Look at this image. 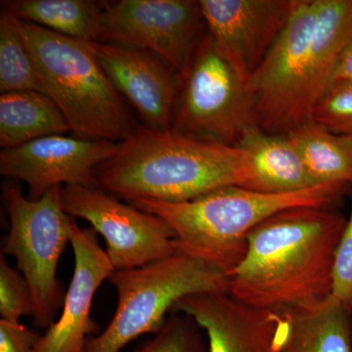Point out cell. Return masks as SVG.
Wrapping results in <instances>:
<instances>
[{"label": "cell", "instance_id": "23", "mask_svg": "<svg viewBox=\"0 0 352 352\" xmlns=\"http://www.w3.org/2000/svg\"><path fill=\"white\" fill-rule=\"evenodd\" d=\"M312 120L352 140V83L333 82L315 108Z\"/></svg>", "mask_w": 352, "mask_h": 352}, {"label": "cell", "instance_id": "11", "mask_svg": "<svg viewBox=\"0 0 352 352\" xmlns=\"http://www.w3.org/2000/svg\"><path fill=\"white\" fill-rule=\"evenodd\" d=\"M171 312L206 331L208 352H283L291 335L289 312L252 307L226 292L185 296Z\"/></svg>", "mask_w": 352, "mask_h": 352}, {"label": "cell", "instance_id": "10", "mask_svg": "<svg viewBox=\"0 0 352 352\" xmlns=\"http://www.w3.org/2000/svg\"><path fill=\"white\" fill-rule=\"evenodd\" d=\"M200 1L106 2L101 41L149 51L179 75L205 38Z\"/></svg>", "mask_w": 352, "mask_h": 352}, {"label": "cell", "instance_id": "24", "mask_svg": "<svg viewBox=\"0 0 352 352\" xmlns=\"http://www.w3.org/2000/svg\"><path fill=\"white\" fill-rule=\"evenodd\" d=\"M0 315L2 320L19 323L25 315H34L31 289L20 271L0 256Z\"/></svg>", "mask_w": 352, "mask_h": 352}, {"label": "cell", "instance_id": "8", "mask_svg": "<svg viewBox=\"0 0 352 352\" xmlns=\"http://www.w3.org/2000/svg\"><path fill=\"white\" fill-rule=\"evenodd\" d=\"M170 131L204 142L237 147L259 129L249 83L206 34L179 74Z\"/></svg>", "mask_w": 352, "mask_h": 352}, {"label": "cell", "instance_id": "19", "mask_svg": "<svg viewBox=\"0 0 352 352\" xmlns=\"http://www.w3.org/2000/svg\"><path fill=\"white\" fill-rule=\"evenodd\" d=\"M289 312L292 330L283 352H352V314L332 295Z\"/></svg>", "mask_w": 352, "mask_h": 352}, {"label": "cell", "instance_id": "3", "mask_svg": "<svg viewBox=\"0 0 352 352\" xmlns=\"http://www.w3.org/2000/svg\"><path fill=\"white\" fill-rule=\"evenodd\" d=\"M251 157L239 147L138 127L97 170L98 187L126 201L182 203L229 186L248 188Z\"/></svg>", "mask_w": 352, "mask_h": 352}, {"label": "cell", "instance_id": "5", "mask_svg": "<svg viewBox=\"0 0 352 352\" xmlns=\"http://www.w3.org/2000/svg\"><path fill=\"white\" fill-rule=\"evenodd\" d=\"M46 95L76 138L120 143L138 129L133 117L88 41L19 20Z\"/></svg>", "mask_w": 352, "mask_h": 352}, {"label": "cell", "instance_id": "6", "mask_svg": "<svg viewBox=\"0 0 352 352\" xmlns=\"http://www.w3.org/2000/svg\"><path fill=\"white\" fill-rule=\"evenodd\" d=\"M108 281L117 289V309L105 331L88 340L85 352H120L144 333L156 335L185 296L229 293L226 273L180 252L143 267L113 271Z\"/></svg>", "mask_w": 352, "mask_h": 352}, {"label": "cell", "instance_id": "22", "mask_svg": "<svg viewBox=\"0 0 352 352\" xmlns=\"http://www.w3.org/2000/svg\"><path fill=\"white\" fill-rule=\"evenodd\" d=\"M138 352H206V347L195 322L171 312L163 328Z\"/></svg>", "mask_w": 352, "mask_h": 352}, {"label": "cell", "instance_id": "20", "mask_svg": "<svg viewBox=\"0 0 352 352\" xmlns=\"http://www.w3.org/2000/svg\"><path fill=\"white\" fill-rule=\"evenodd\" d=\"M317 185L352 186V140L309 120L287 134Z\"/></svg>", "mask_w": 352, "mask_h": 352}, {"label": "cell", "instance_id": "9", "mask_svg": "<svg viewBox=\"0 0 352 352\" xmlns=\"http://www.w3.org/2000/svg\"><path fill=\"white\" fill-rule=\"evenodd\" d=\"M65 212L87 220L107 244L113 270L143 267L178 252L171 227L98 187L66 185L62 188Z\"/></svg>", "mask_w": 352, "mask_h": 352}, {"label": "cell", "instance_id": "12", "mask_svg": "<svg viewBox=\"0 0 352 352\" xmlns=\"http://www.w3.org/2000/svg\"><path fill=\"white\" fill-rule=\"evenodd\" d=\"M118 147L119 143L110 141L46 136L2 150L0 173L25 182L32 200H38L53 187H98L97 170L115 156Z\"/></svg>", "mask_w": 352, "mask_h": 352}, {"label": "cell", "instance_id": "2", "mask_svg": "<svg viewBox=\"0 0 352 352\" xmlns=\"http://www.w3.org/2000/svg\"><path fill=\"white\" fill-rule=\"evenodd\" d=\"M352 38V0H294L276 43L249 82L259 129L287 135L312 120Z\"/></svg>", "mask_w": 352, "mask_h": 352}, {"label": "cell", "instance_id": "14", "mask_svg": "<svg viewBox=\"0 0 352 352\" xmlns=\"http://www.w3.org/2000/svg\"><path fill=\"white\" fill-rule=\"evenodd\" d=\"M88 44L113 87L138 111L144 126L170 131L179 75L149 51L103 41Z\"/></svg>", "mask_w": 352, "mask_h": 352}, {"label": "cell", "instance_id": "15", "mask_svg": "<svg viewBox=\"0 0 352 352\" xmlns=\"http://www.w3.org/2000/svg\"><path fill=\"white\" fill-rule=\"evenodd\" d=\"M69 244L75 268L61 315L41 336L36 352H85L90 336L98 331L91 317L92 303L115 270L94 228H80L74 221Z\"/></svg>", "mask_w": 352, "mask_h": 352}, {"label": "cell", "instance_id": "26", "mask_svg": "<svg viewBox=\"0 0 352 352\" xmlns=\"http://www.w3.org/2000/svg\"><path fill=\"white\" fill-rule=\"evenodd\" d=\"M41 337L20 322L0 319V352H36Z\"/></svg>", "mask_w": 352, "mask_h": 352}, {"label": "cell", "instance_id": "4", "mask_svg": "<svg viewBox=\"0 0 352 352\" xmlns=\"http://www.w3.org/2000/svg\"><path fill=\"white\" fill-rule=\"evenodd\" d=\"M349 189L346 184H322L296 193L265 194L229 186L182 203H126L164 219L175 234L178 251L228 277L245 256L250 234L264 220L292 208H331Z\"/></svg>", "mask_w": 352, "mask_h": 352}, {"label": "cell", "instance_id": "16", "mask_svg": "<svg viewBox=\"0 0 352 352\" xmlns=\"http://www.w3.org/2000/svg\"><path fill=\"white\" fill-rule=\"evenodd\" d=\"M237 147L250 155L254 166V180L245 189L291 194L317 186L288 135L254 129Z\"/></svg>", "mask_w": 352, "mask_h": 352}, {"label": "cell", "instance_id": "18", "mask_svg": "<svg viewBox=\"0 0 352 352\" xmlns=\"http://www.w3.org/2000/svg\"><path fill=\"white\" fill-rule=\"evenodd\" d=\"M106 2L91 0H6L2 10L69 38L101 41Z\"/></svg>", "mask_w": 352, "mask_h": 352}, {"label": "cell", "instance_id": "27", "mask_svg": "<svg viewBox=\"0 0 352 352\" xmlns=\"http://www.w3.org/2000/svg\"><path fill=\"white\" fill-rule=\"evenodd\" d=\"M344 82L352 83V38L342 51L339 63L333 75V82Z\"/></svg>", "mask_w": 352, "mask_h": 352}, {"label": "cell", "instance_id": "17", "mask_svg": "<svg viewBox=\"0 0 352 352\" xmlns=\"http://www.w3.org/2000/svg\"><path fill=\"white\" fill-rule=\"evenodd\" d=\"M69 131L66 118L47 95L36 91L1 94L0 146L3 150Z\"/></svg>", "mask_w": 352, "mask_h": 352}, {"label": "cell", "instance_id": "25", "mask_svg": "<svg viewBox=\"0 0 352 352\" xmlns=\"http://www.w3.org/2000/svg\"><path fill=\"white\" fill-rule=\"evenodd\" d=\"M332 296L352 314V208L336 252Z\"/></svg>", "mask_w": 352, "mask_h": 352}, {"label": "cell", "instance_id": "21", "mask_svg": "<svg viewBox=\"0 0 352 352\" xmlns=\"http://www.w3.org/2000/svg\"><path fill=\"white\" fill-rule=\"evenodd\" d=\"M36 91L46 95L43 80L19 19L2 10L0 14V92Z\"/></svg>", "mask_w": 352, "mask_h": 352}, {"label": "cell", "instance_id": "13", "mask_svg": "<svg viewBox=\"0 0 352 352\" xmlns=\"http://www.w3.org/2000/svg\"><path fill=\"white\" fill-rule=\"evenodd\" d=\"M208 36L249 83L288 24L294 0H200Z\"/></svg>", "mask_w": 352, "mask_h": 352}, {"label": "cell", "instance_id": "1", "mask_svg": "<svg viewBox=\"0 0 352 352\" xmlns=\"http://www.w3.org/2000/svg\"><path fill=\"white\" fill-rule=\"evenodd\" d=\"M347 219L332 208L296 207L264 220L228 275L229 294L252 307L289 312L332 295L338 245Z\"/></svg>", "mask_w": 352, "mask_h": 352}, {"label": "cell", "instance_id": "7", "mask_svg": "<svg viewBox=\"0 0 352 352\" xmlns=\"http://www.w3.org/2000/svg\"><path fill=\"white\" fill-rule=\"evenodd\" d=\"M63 186L53 187L38 200L25 196L20 186L6 183L2 200L9 219V231L2 252L17 261L31 289L34 322L48 329L63 305L64 286L57 277L58 264L71 243L75 219L64 210Z\"/></svg>", "mask_w": 352, "mask_h": 352}]
</instances>
